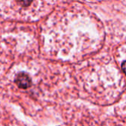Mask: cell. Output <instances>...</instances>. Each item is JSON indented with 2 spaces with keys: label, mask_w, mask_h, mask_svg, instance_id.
Instances as JSON below:
<instances>
[{
  "label": "cell",
  "mask_w": 126,
  "mask_h": 126,
  "mask_svg": "<svg viewBox=\"0 0 126 126\" xmlns=\"http://www.w3.org/2000/svg\"><path fill=\"white\" fill-rule=\"evenodd\" d=\"M15 83L18 88L22 89H28L32 85V80L30 77L25 72H19L15 78Z\"/></svg>",
  "instance_id": "1"
},
{
  "label": "cell",
  "mask_w": 126,
  "mask_h": 126,
  "mask_svg": "<svg viewBox=\"0 0 126 126\" xmlns=\"http://www.w3.org/2000/svg\"><path fill=\"white\" fill-rule=\"evenodd\" d=\"M123 72H125V61L123 62Z\"/></svg>",
  "instance_id": "2"
}]
</instances>
